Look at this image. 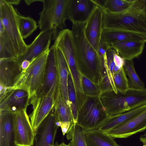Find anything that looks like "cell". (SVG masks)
<instances>
[{"label":"cell","mask_w":146,"mask_h":146,"mask_svg":"<svg viewBox=\"0 0 146 146\" xmlns=\"http://www.w3.org/2000/svg\"><path fill=\"white\" fill-rule=\"evenodd\" d=\"M103 11V29L124 32L146 41V0H134L128 9L121 13Z\"/></svg>","instance_id":"6da1fadb"},{"label":"cell","mask_w":146,"mask_h":146,"mask_svg":"<svg viewBox=\"0 0 146 146\" xmlns=\"http://www.w3.org/2000/svg\"><path fill=\"white\" fill-rule=\"evenodd\" d=\"M72 33L77 62L81 74L99 86L102 76L100 62L97 51L85 35V23H72Z\"/></svg>","instance_id":"7a4b0ae2"},{"label":"cell","mask_w":146,"mask_h":146,"mask_svg":"<svg viewBox=\"0 0 146 146\" xmlns=\"http://www.w3.org/2000/svg\"><path fill=\"white\" fill-rule=\"evenodd\" d=\"M100 99L107 115L111 116L146 105V88L130 87L124 94L106 92L101 94Z\"/></svg>","instance_id":"3957f363"},{"label":"cell","mask_w":146,"mask_h":146,"mask_svg":"<svg viewBox=\"0 0 146 146\" xmlns=\"http://www.w3.org/2000/svg\"><path fill=\"white\" fill-rule=\"evenodd\" d=\"M49 50L33 60L27 68L22 70L7 92L14 89L25 90L28 93L30 100L37 95L43 81Z\"/></svg>","instance_id":"277c9868"},{"label":"cell","mask_w":146,"mask_h":146,"mask_svg":"<svg viewBox=\"0 0 146 146\" xmlns=\"http://www.w3.org/2000/svg\"><path fill=\"white\" fill-rule=\"evenodd\" d=\"M69 0H43L42 9L39 13L38 26L41 31L52 30L53 40L60 32L65 28V21L68 19Z\"/></svg>","instance_id":"5b68a950"},{"label":"cell","mask_w":146,"mask_h":146,"mask_svg":"<svg viewBox=\"0 0 146 146\" xmlns=\"http://www.w3.org/2000/svg\"><path fill=\"white\" fill-rule=\"evenodd\" d=\"M109 117L100 97L87 96L78 110L76 123L85 131L98 129Z\"/></svg>","instance_id":"8992f818"},{"label":"cell","mask_w":146,"mask_h":146,"mask_svg":"<svg viewBox=\"0 0 146 146\" xmlns=\"http://www.w3.org/2000/svg\"><path fill=\"white\" fill-rule=\"evenodd\" d=\"M18 11L5 0H0V21L13 43L18 58L27 51L28 45L22 37L18 27Z\"/></svg>","instance_id":"52a82bcc"},{"label":"cell","mask_w":146,"mask_h":146,"mask_svg":"<svg viewBox=\"0 0 146 146\" xmlns=\"http://www.w3.org/2000/svg\"><path fill=\"white\" fill-rule=\"evenodd\" d=\"M58 93L51 90L46 93L38 94L30 100V104L33 106V110L29 116L35 132L54 108Z\"/></svg>","instance_id":"ba28073f"},{"label":"cell","mask_w":146,"mask_h":146,"mask_svg":"<svg viewBox=\"0 0 146 146\" xmlns=\"http://www.w3.org/2000/svg\"><path fill=\"white\" fill-rule=\"evenodd\" d=\"M29 116L24 109L15 112L14 128L17 146H31L35 136Z\"/></svg>","instance_id":"9c48e42d"},{"label":"cell","mask_w":146,"mask_h":146,"mask_svg":"<svg viewBox=\"0 0 146 146\" xmlns=\"http://www.w3.org/2000/svg\"><path fill=\"white\" fill-rule=\"evenodd\" d=\"M59 127L54 108L35 131L31 146H53Z\"/></svg>","instance_id":"30bf717a"},{"label":"cell","mask_w":146,"mask_h":146,"mask_svg":"<svg viewBox=\"0 0 146 146\" xmlns=\"http://www.w3.org/2000/svg\"><path fill=\"white\" fill-rule=\"evenodd\" d=\"M22 70L17 59H0V98L13 87Z\"/></svg>","instance_id":"8fae6325"},{"label":"cell","mask_w":146,"mask_h":146,"mask_svg":"<svg viewBox=\"0 0 146 146\" xmlns=\"http://www.w3.org/2000/svg\"><path fill=\"white\" fill-rule=\"evenodd\" d=\"M53 36V32L52 30L41 31L31 43L28 45L25 54L18 58L17 60L20 65L24 60H27L31 62L33 60L48 50Z\"/></svg>","instance_id":"7c38bea8"},{"label":"cell","mask_w":146,"mask_h":146,"mask_svg":"<svg viewBox=\"0 0 146 146\" xmlns=\"http://www.w3.org/2000/svg\"><path fill=\"white\" fill-rule=\"evenodd\" d=\"M103 12L96 5L85 23L84 31L86 37L97 51L101 37L103 28Z\"/></svg>","instance_id":"4fadbf2b"},{"label":"cell","mask_w":146,"mask_h":146,"mask_svg":"<svg viewBox=\"0 0 146 146\" xmlns=\"http://www.w3.org/2000/svg\"><path fill=\"white\" fill-rule=\"evenodd\" d=\"M146 129V110L127 122L106 131L113 138H126Z\"/></svg>","instance_id":"5bb4252c"},{"label":"cell","mask_w":146,"mask_h":146,"mask_svg":"<svg viewBox=\"0 0 146 146\" xmlns=\"http://www.w3.org/2000/svg\"><path fill=\"white\" fill-rule=\"evenodd\" d=\"M51 90L60 91L55 48H50L48 56L43 81L38 94H44Z\"/></svg>","instance_id":"9a60e30c"},{"label":"cell","mask_w":146,"mask_h":146,"mask_svg":"<svg viewBox=\"0 0 146 146\" xmlns=\"http://www.w3.org/2000/svg\"><path fill=\"white\" fill-rule=\"evenodd\" d=\"M96 5L93 0H69L68 19L72 23H85Z\"/></svg>","instance_id":"2e32d148"},{"label":"cell","mask_w":146,"mask_h":146,"mask_svg":"<svg viewBox=\"0 0 146 146\" xmlns=\"http://www.w3.org/2000/svg\"><path fill=\"white\" fill-rule=\"evenodd\" d=\"M30 100L28 93L22 89H14L7 92L0 100V111L15 112L27 108Z\"/></svg>","instance_id":"e0dca14e"},{"label":"cell","mask_w":146,"mask_h":146,"mask_svg":"<svg viewBox=\"0 0 146 146\" xmlns=\"http://www.w3.org/2000/svg\"><path fill=\"white\" fill-rule=\"evenodd\" d=\"M15 112L0 111V146H17L14 128Z\"/></svg>","instance_id":"ac0fdd59"},{"label":"cell","mask_w":146,"mask_h":146,"mask_svg":"<svg viewBox=\"0 0 146 146\" xmlns=\"http://www.w3.org/2000/svg\"><path fill=\"white\" fill-rule=\"evenodd\" d=\"M54 109L56 119L64 135L75 123L70 108L65 102L60 91L57 95Z\"/></svg>","instance_id":"d6986e66"},{"label":"cell","mask_w":146,"mask_h":146,"mask_svg":"<svg viewBox=\"0 0 146 146\" xmlns=\"http://www.w3.org/2000/svg\"><path fill=\"white\" fill-rule=\"evenodd\" d=\"M146 42L144 40H127L114 44L111 46L124 60H132L142 53Z\"/></svg>","instance_id":"ffe728a7"},{"label":"cell","mask_w":146,"mask_h":146,"mask_svg":"<svg viewBox=\"0 0 146 146\" xmlns=\"http://www.w3.org/2000/svg\"><path fill=\"white\" fill-rule=\"evenodd\" d=\"M55 48L60 91L65 102L70 106L68 92V80L70 70L62 52L58 48Z\"/></svg>","instance_id":"44dd1931"},{"label":"cell","mask_w":146,"mask_h":146,"mask_svg":"<svg viewBox=\"0 0 146 146\" xmlns=\"http://www.w3.org/2000/svg\"><path fill=\"white\" fill-rule=\"evenodd\" d=\"M146 110V105L121 114L109 117L98 129L107 131L127 122Z\"/></svg>","instance_id":"7402d4cb"},{"label":"cell","mask_w":146,"mask_h":146,"mask_svg":"<svg viewBox=\"0 0 146 146\" xmlns=\"http://www.w3.org/2000/svg\"><path fill=\"white\" fill-rule=\"evenodd\" d=\"M87 146H121L106 131L99 129L85 131Z\"/></svg>","instance_id":"603a6c76"},{"label":"cell","mask_w":146,"mask_h":146,"mask_svg":"<svg viewBox=\"0 0 146 146\" xmlns=\"http://www.w3.org/2000/svg\"><path fill=\"white\" fill-rule=\"evenodd\" d=\"M103 11L111 13H121L126 10L132 5V0H93Z\"/></svg>","instance_id":"cb8c5ba5"},{"label":"cell","mask_w":146,"mask_h":146,"mask_svg":"<svg viewBox=\"0 0 146 146\" xmlns=\"http://www.w3.org/2000/svg\"><path fill=\"white\" fill-rule=\"evenodd\" d=\"M139 40L144 39L131 34L109 29H103L101 37V40L111 46L114 44L125 40Z\"/></svg>","instance_id":"d4e9b609"},{"label":"cell","mask_w":146,"mask_h":146,"mask_svg":"<svg viewBox=\"0 0 146 146\" xmlns=\"http://www.w3.org/2000/svg\"><path fill=\"white\" fill-rule=\"evenodd\" d=\"M18 58L11 39L0 21V59Z\"/></svg>","instance_id":"484cf974"},{"label":"cell","mask_w":146,"mask_h":146,"mask_svg":"<svg viewBox=\"0 0 146 146\" xmlns=\"http://www.w3.org/2000/svg\"><path fill=\"white\" fill-rule=\"evenodd\" d=\"M17 19L19 31L23 39L29 36L38 27L36 21L33 18L22 16L19 12Z\"/></svg>","instance_id":"4316f807"},{"label":"cell","mask_w":146,"mask_h":146,"mask_svg":"<svg viewBox=\"0 0 146 146\" xmlns=\"http://www.w3.org/2000/svg\"><path fill=\"white\" fill-rule=\"evenodd\" d=\"M123 67L126 75L129 78V87L137 89H144L145 84L136 73L133 60H125Z\"/></svg>","instance_id":"83f0119b"},{"label":"cell","mask_w":146,"mask_h":146,"mask_svg":"<svg viewBox=\"0 0 146 146\" xmlns=\"http://www.w3.org/2000/svg\"><path fill=\"white\" fill-rule=\"evenodd\" d=\"M66 138L71 140L70 146H87L85 130L81 126L75 123L66 134Z\"/></svg>","instance_id":"f1b7e54d"},{"label":"cell","mask_w":146,"mask_h":146,"mask_svg":"<svg viewBox=\"0 0 146 146\" xmlns=\"http://www.w3.org/2000/svg\"><path fill=\"white\" fill-rule=\"evenodd\" d=\"M68 92L70 107L74 123H76L78 112L77 100L74 85L70 72L68 77Z\"/></svg>","instance_id":"f546056e"},{"label":"cell","mask_w":146,"mask_h":146,"mask_svg":"<svg viewBox=\"0 0 146 146\" xmlns=\"http://www.w3.org/2000/svg\"><path fill=\"white\" fill-rule=\"evenodd\" d=\"M113 78L117 92L124 94L129 88L128 80L123 67L113 74Z\"/></svg>","instance_id":"4dcf8cb0"},{"label":"cell","mask_w":146,"mask_h":146,"mask_svg":"<svg viewBox=\"0 0 146 146\" xmlns=\"http://www.w3.org/2000/svg\"><path fill=\"white\" fill-rule=\"evenodd\" d=\"M81 82L83 92L86 96L100 97L102 93L98 85L82 74Z\"/></svg>","instance_id":"1f68e13d"},{"label":"cell","mask_w":146,"mask_h":146,"mask_svg":"<svg viewBox=\"0 0 146 146\" xmlns=\"http://www.w3.org/2000/svg\"><path fill=\"white\" fill-rule=\"evenodd\" d=\"M31 62L27 60L23 61L21 64V66L22 70L27 68L30 65Z\"/></svg>","instance_id":"d6a6232c"},{"label":"cell","mask_w":146,"mask_h":146,"mask_svg":"<svg viewBox=\"0 0 146 146\" xmlns=\"http://www.w3.org/2000/svg\"><path fill=\"white\" fill-rule=\"evenodd\" d=\"M8 4L12 5H18L21 1L20 0H5Z\"/></svg>","instance_id":"836d02e7"},{"label":"cell","mask_w":146,"mask_h":146,"mask_svg":"<svg viewBox=\"0 0 146 146\" xmlns=\"http://www.w3.org/2000/svg\"><path fill=\"white\" fill-rule=\"evenodd\" d=\"M140 141L143 143V146H146V133L141 136L140 137Z\"/></svg>","instance_id":"e575fe53"},{"label":"cell","mask_w":146,"mask_h":146,"mask_svg":"<svg viewBox=\"0 0 146 146\" xmlns=\"http://www.w3.org/2000/svg\"><path fill=\"white\" fill-rule=\"evenodd\" d=\"M25 3L28 5H30L31 3L36 1H40L42 2L43 0H25L24 1Z\"/></svg>","instance_id":"d590c367"},{"label":"cell","mask_w":146,"mask_h":146,"mask_svg":"<svg viewBox=\"0 0 146 146\" xmlns=\"http://www.w3.org/2000/svg\"><path fill=\"white\" fill-rule=\"evenodd\" d=\"M53 146H70V145L69 144L68 145L66 144L64 142L59 144L56 142L54 144Z\"/></svg>","instance_id":"8d00e7d4"}]
</instances>
